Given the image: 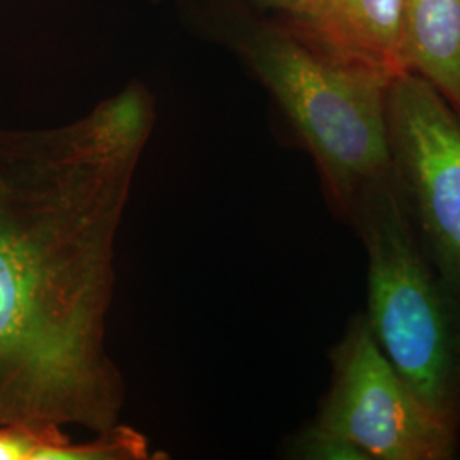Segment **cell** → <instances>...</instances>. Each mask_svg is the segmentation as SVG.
<instances>
[{
    "label": "cell",
    "instance_id": "3",
    "mask_svg": "<svg viewBox=\"0 0 460 460\" xmlns=\"http://www.w3.org/2000/svg\"><path fill=\"white\" fill-rule=\"evenodd\" d=\"M348 226L367 256L365 321L428 406L460 429V296L429 260L391 172L365 186Z\"/></svg>",
    "mask_w": 460,
    "mask_h": 460
},
{
    "label": "cell",
    "instance_id": "10",
    "mask_svg": "<svg viewBox=\"0 0 460 460\" xmlns=\"http://www.w3.org/2000/svg\"><path fill=\"white\" fill-rule=\"evenodd\" d=\"M288 452L296 459L368 460L357 445L313 421L292 440Z\"/></svg>",
    "mask_w": 460,
    "mask_h": 460
},
{
    "label": "cell",
    "instance_id": "8",
    "mask_svg": "<svg viewBox=\"0 0 460 460\" xmlns=\"http://www.w3.org/2000/svg\"><path fill=\"white\" fill-rule=\"evenodd\" d=\"M147 440L132 428L96 433L87 442H72L64 428L49 423L0 420V460L147 459Z\"/></svg>",
    "mask_w": 460,
    "mask_h": 460
},
{
    "label": "cell",
    "instance_id": "6",
    "mask_svg": "<svg viewBox=\"0 0 460 460\" xmlns=\"http://www.w3.org/2000/svg\"><path fill=\"white\" fill-rule=\"evenodd\" d=\"M402 0H305L288 24L314 49L389 77L406 74L401 57Z\"/></svg>",
    "mask_w": 460,
    "mask_h": 460
},
{
    "label": "cell",
    "instance_id": "2",
    "mask_svg": "<svg viewBox=\"0 0 460 460\" xmlns=\"http://www.w3.org/2000/svg\"><path fill=\"white\" fill-rule=\"evenodd\" d=\"M226 45L268 91L313 157L329 208L348 224L365 186L391 172L387 94L395 77L340 62L277 19L249 21Z\"/></svg>",
    "mask_w": 460,
    "mask_h": 460
},
{
    "label": "cell",
    "instance_id": "4",
    "mask_svg": "<svg viewBox=\"0 0 460 460\" xmlns=\"http://www.w3.org/2000/svg\"><path fill=\"white\" fill-rule=\"evenodd\" d=\"M331 382L315 423L357 445L368 460H450L460 429L412 391L353 314L329 353Z\"/></svg>",
    "mask_w": 460,
    "mask_h": 460
},
{
    "label": "cell",
    "instance_id": "1",
    "mask_svg": "<svg viewBox=\"0 0 460 460\" xmlns=\"http://www.w3.org/2000/svg\"><path fill=\"white\" fill-rule=\"evenodd\" d=\"M154 119V99L133 83L64 127L0 133V420L118 425L106 315L116 232Z\"/></svg>",
    "mask_w": 460,
    "mask_h": 460
},
{
    "label": "cell",
    "instance_id": "9",
    "mask_svg": "<svg viewBox=\"0 0 460 460\" xmlns=\"http://www.w3.org/2000/svg\"><path fill=\"white\" fill-rule=\"evenodd\" d=\"M184 16L218 41L254 19L288 21L305 0H171Z\"/></svg>",
    "mask_w": 460,
    "mask_h": 460
},
{
    "label": "cell",
    "instance_id": "7",
    "mask_svg": "<svg viewBox=\"0 0 460 460\" xmlns=\"http://www.w3.org/2000/svg\"><path fill=\"white\" fill-rule=\"evenodd\" d=\"M401 57L460 116V0H402Z\"/></svg>",
    "mask_w": 460,
    "mask_h": 460
},
{
    "label": "cell",
    "instance_id": "5",
    "mask_svg": "<svg viewBox=\"0 0 460 460\" xmlns=\"http://www.w3.org/2000/svg\"><path fill=\"white\" fill-rule=\"evenodd\" d=\"M391 167L429 260L460 296V116L414 74L387 94Z\"/></svg>",
    "mask_w": 460,
    "mask_h": 460
}]
</instances>
